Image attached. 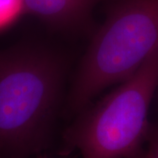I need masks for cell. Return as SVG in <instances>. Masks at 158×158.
<instances>
[{
    "instance_id": "cell-1",
    "label": "cell",
    "mask_w": 158,
    "mask_h": 158,
    "mask_svg": "<svg viewBox=\"0 0 158 158\" xmlns=\"http://www.w3.org/2000/svg\"><path fill=\"white\" fill-rule=\"evenodd\" d=\"M68 57L23 40L0 50V158H29L54 141Z\"/></svg>"
},
{
    "instance_id": "cell-2",
    "label": "cell",
    "mask_w": 158,
    "mask_h": 158,
    "mask_svg": "<svg viewBox=\"0 0 158 158\" xmlns=\"http://www.w3.org/2000/svg\"><path fill=\"white\" fill-rule=\"evenodd\" d=\"M157 84L158 48L130 78L76 115L63 131L59 154L127 158L137 152L157 129L149 114Z\"/></svg>"
},
{
    "instance_id": "cell-3",
    "label": "cell",
    "mask_w": 158,
    "mask_h": 158,
    "mask_svg": "<svg viewBox=\"0 0 158 158\" xmlns=\"http://www.w3.org/2000/svg\"><path fill=\"white\" fill-rule=\"evenodd\" d=\"M158 48V0H110L92 38L63 111H81L102 91L130 78Z\"/></svg>"
},
{
    "instance_id": "cell-4",
    "label": "cell",
    "mask_w": 158,
    "mask_h": 158,
    "mask_svg": "<svg viewBox=\"0 0 158 158\" xmlns=\"http://www.w3.org/2000/svg\"><path fill=\"white\" fill-rule=\"evenodd\" d=\"M101 0H24L29 13L51 29L72 35L93 32L92 12Z\"/></svg>"
},
{
    "instance_id": "cell-5",
    "label": "cell",
    "mask_w": 158,
    "mask_h": 158,
    "mask_svg": "<svg viewBox=\"0 0 158 158\" xmlns=\"http://www.w3.org/2000/svg\"><path fill=\"white\" fill-rule=\"evenodd\" d=\"M25 13L24 0H0V33L11 27Z\"/></svg>"
},
{
    "instance_id": "cell-6",
    "label": "cell",
    "mask_w": 158,
    "mask_h": 158,
    "mask_svg": "<svg viewBox=\"0 0 158 158\" xmlns=\"http://www.w3.org/2000/svg\"><path fill=\"white\" fill-rule=\"evenodd\" d=\"M127 158H158L157 128L155 130L145 145L137 152Z\"/></svg>"
},
{
    "instance_id": "cell-7",
    "label": "cell",
    "mask_w": 158,
    "mask_h": 158,
    "mask_svg": "<svg viewBox=\"0 0 158 158\" xmlns=\"http://www.w3.org/2000/svg\"><path fill=\"white\" fill-rule=\"evenodd\" d=\"M38 158H48V157H40Z\"/></svg>"
}]
</instances>
